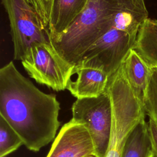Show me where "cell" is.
I'll list each match as a JSON object with an SVG mask.
<instances>
[{
	"label": "cell",
	"mask_w": 157,
	"mask_h": 157,
	"mask_svg": "<svg viewBox=\"0 0 157 157\" xmlns=\"http://www.w3.org/2000/svg\"><path fill=\"white\" fill-rule=\"evenodd\" d=\"M72 119L83 123L93 140L95 157H105L112 125V106L105 91L97 97L77 99L72 105Z\"/></svg>",
	"instance_id": "obj_6"
},
{
	"label": "cell",
	"mask_w": 157,
	"mask_h": 157,
	"mask_svg": "<svg viewBox=\"0 0 157 157\" xmlns=\"http://www.w3.org/2000/svg\"><path fill=\"white\" fill-rule=\"evenodd\" d=\"M10 22L13 58L21 60L36 43L48 41L36 11L26 0H1Z\"/></svg>",
	"instance_id": "obj_7"
},
{
	"label": "cell",
	"mask_w": 157,
	"mask_h": 157,
	"mask_svg": "<svg viewBox=\"0 0 157 157\" xmlns=\"http://www.w3.org/2000/svg\"><path fill=\"white\" fill-rule=\"evenodd\" d=\"M142 107L149 119L157 123V67L151 66Z\"/></svg>",
	"instance_id": "obj_15"
},
{
	"label": "cell",
	"mask_w": 157,
	"mask_h": 157,
	"mask_svg": "<svg viewBox=\"0 0 157 157\" xmlns=\"http://www.w3.org/2000/svg\"><path fill=\"white\" fill-rule=\"evenodd\" d=\"M148 15L144 0H134L117 13L110 29L85 52L75 66L98 68L110 77L133 49L139 28Z\"/></svg>",
	"instance_id": "obj_2"
},
{
	"label": "cell",
	"mask_w": 157,
	"mask_h": 157,
	"mask_svg": "<svg viewBox=\"0 0 157 157\" xmlns=\"http://www.w3.org/2000/svg\"><path fill=\"white\" fill-rule=\"evenodd\" d=\"M67 89L77 99L97 97L107 88L109 76L100 69L88 66H75Z\"/></svg>",
	"instance_id": "obj_9"
},
{
	"label": "cell",
	"mask_w": 157,
	"mask_h": 157,
	"mask_svg": "<svg viewBox=\"0 0 157 157\" xmlns=\"http://www.w3.org/2000/svg\"><path fill=\"white\" fill-rule=\"evenodd\" d=\"M88 0H53L47 28L48 40L62 34L85 8Z\"/></svg>",
	"instance_id": "obj_10"
},
{
	"label": "cell",
	"mask_w": 157,
	"mask_h": 157,
	"mask_svg": "<svg viewBox=\"0 0 157 157\" xmlns=\"http://www.w3.org/2000/svg\"><path fill=\"white\" fill-rule=\"evenodd\" d=\"M147 123L153 157H157V123L151 119H149Z\"/></svg>",
	"instance_id": "obj_17"
},
{
	"label": "cell",
	"mask_w": 157,
	"mask_h": 157,
	"mask_svg": "<svg viewBox=\"0 0 157 157\" xmlns=\"http://www.w3.org/2000/svg\"><path fill=\"white\" fill-rule=\"evenodd\" d=\"M133 49L151 66L157 67V20L148 18L142 23Z\"/></svg>",
	"instance_id": "obj_12"
},
{
	"label": "cell",
	"mask_w": 157,
	"mask_h": 157,
	"mask_svg": "<svg viewBox=\"0 0 157 157\" xmlns=\"http://www.w3.org/2000/svg\"><path fill=\"white\" fill-rule=\"evenodd\" d=\"M21 61L31 78L56 91L67 89L75 67L58 53L50 40L33 45Z\"/></svg>",
	"instance_id": "obj_5"
},
{
	"label": "cell",
	"mask_w": 157,
	"mask_h": 157,
	"mask_svg": "<svg viewBox=\"0 0 157 157\" xmlns=\"http://www.w3.org/2000/svg\"><path fill=\"white\" fill-rule=\"evenodd\" d=\"M34 8L44 28L47 31L49 18L47 12L44 0H26Z\"/></svg>",
	"instance_id": "obj_16"
},
{
	"label": "cell",
	"mask_w": 157,
	"mask_h": 157,
	"mask_svg": "<svg viewBox=\"0 0 157 157\" xmlns=\"http://www.w3.org/2000/svg\"><path fill=\"white\" fill-rule=\"evenodd\" d=\"M88 157H95V156H88Z\"/></svg>",
	"instance_id": "obj_19"
},
{
	"label": "cell",
	"mask_w": 157,
	"mask_h": 157,
	"mask_svg": "<svg viewBox=\"0 0 157 157\" xmlns=\"http://www.w3.org/2000/svg\"><path fill=\"white\" fill-rule=\"evenodd\" d=\"M134 0H88L62 34L49 40L58 53L75 66L85 52L111 27L117 13Z\"/></svg>",
	"instance_id": "obj_3"
},
{
	"label": "cell",
	"mask_w": 157,
	"mask_h": 157,
	"mask_svg": "<svg viewBox=\"0 0 157 157\" xmlns=\"http://www.w3.org/2000/svg\"><path fill=\"white\" fill-rule=\"evenodd\" d=\"M121 157H153L148 123L142 120L129 135Z\"/></svg>",
	"instance_id": "obj_13"
},
{
	"label": "cell",
	"mask_w": 157,
	"mask_h": 157,
	"mask_svg": "<svg viewBox=\"0 0 157 157\" xmlns=\"http://www.w3.org/2000/svg\"><path fill=\"white\" fill-rule=\"evenodd\" d=\"M106 89L112 102V125L105 157H121L129 135L145 113L121 66L109 77Z\"/></svg>",
	"instance_id": "obj_4"
},
{
	"label": "cell",
	"mask_w": 157,
	"mask_h": 157,
	"mask_svg": "<svg viewBox=\"0 0 157 157\" xmlns=\"http://www.w3.org/2000/svg\"><path fill=\"white\" fill-rule=\"evenodd\" d=\"M95 154V146L86 126L71 119L61 128L46 157H88Z\"/></svg>",
	"instance_id": "obj_8"
},
{
	"label": "cell",
	"mask_w": 157,
	"mask_h": 157,
	"mask_svg": "<svg viewBox=\"0 0 157 157\" xmlns=\"http://www.w3.org/2000/svg\"><path fill=\"white\" fill-rule=\"evenodd\" d=\"M52 2H53V0H44V2H45L47 12L48 15V18H49V14H50V12L52 5Z\"/></svg>",
	"instance_id": "obj_18"
},
{
	"label": "cell",
	"mask_w": 157,
	"mask_h": 157,
	"mask_svg": "<svg viewBox=\"0 0 157 157\" xmlns=\"http://www.w3.org/2000/svg\"><path fill=\"white\" fill-rule=\"evenodd\" d=\"M56 96L39 90L10 62L0 69V116L29 150L38 151L52 142L60 125Z\"/></svg>",
	"instance_id": "obj_1"
},
{
	"label": "cell",
	"mask_w": 157,
	"mask_h": 157,
	"mask_svg": "<svg viewBox=\"0 0 157 157\" xmlns=\"http://www.w3.org/2000/svg\"><path fill=\"white\" fill-rule=\"evenodd\" d=\"M121 67L131 88L142 105L151 66L135 50L131 49Z\"/></svg>",
	"instance_id": "obj_11"
},
{
	"label": "cell",
	"mask_w": 157,
	"mask_h": 157,
	"mask_svg": "<svg viewBox=\"0 0 157 157\" xmlns=\"http://www.w3.org/2000/svg\"><path fill=\"white\" fill-rule=\"evenodd\" d=\"M23 145L18 133L0 116V157H6Z\"/></svg>",
	"instance_id": "obj_14"
}]
</instances>
